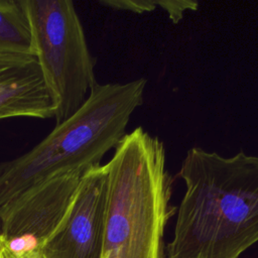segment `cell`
Segmentation results:
<instances>
[{
	"mask_svg": "<svg viewBox=\"0 0 258 258\" xmlns=\"http://www.w3.org/2000/svg\"><path fill=\"white\" fill-rule=\"evenodd\" d=\"M0 52L33 55L32 33L23 0H0Z\"/></svg>",
	"mask_w": 258,
	"mask_h": 258,
	"instance_id": "obj_8",
	"label": "cell"
},
{
	"mask_svg": "<svg viewBox=\"0 0 258 258\" xmlns=\"http://www.w3.org/2000/svg\"><path fill=\"white\" fill-rule=\"evenodd\" d=\"M107 167L87 170L61 226L41 245V258H103Z\"/></svg>",
	"mask_w": 258,
	"mask_h": 258,
	"instance_id": "obj_5",
	"label": "cell"
},
{
	"mask_svg": "<svg viewBox=\"0 0 258 258\" xmlns=\"http://www.w3.org/2000/svg\"><path fill=\"white\" fill-rule=\"evenodd\" d=\"M158 6L165 11L169 19L173 23H177L182 19L183 14L186 11H195L198 9L199 4L195 1H185V0H164L157 1Z\"/></svg>",
	"mask_w": 258,
	"mask_h": 258,
	"instance_id": "obj_11",
	"label": "cell"
},
{
	"mask_svg": "<svg viewBox=\"0 0 258 258\" xmlns=\"http://www.w3.org/2000/svg\"><path fill=\"white\" fill-rule=\"evenodd\" d=\"M39 249L20 245L0 236V258H41Z\"/></svg>",
	"mask_w": 258,
	"mask_h": 258,
	"instance_id": "obj_9",
	"label": "cell"
},
{
	"mask_svg": "<svg viewBox=\"0 0 258 258\" xmlns=\"http://www.w3.org/2000/svg\"><path fill=\"white\" fill-rule=\"evenodd\" d=\"M103 258H163L174 177L166 168L163 142L137 127L106 163Z\"/></svg>",
	"mask_w": 258,
	"mask_h": 258,
	"instance_id": "obj_3",
	"label": "cell"
},
{
	"mask_svg": "<svg viewBox=\"0 0 258 258\" xmlns=\"http://www.w3.org/2000/svg\"><path fill=\"white\" fill-rule=\"evenodd\" d=\"M84 173L69 171L28 189L0 211V236L41 245L61 226Z\"/></svg>",
	"mask_w": 258,
	"mask_h": 258,
	"instance_id": "obj_6",
	"label": "cell"
},
{
	"mask_svg": "<svg viewBox=\"0 0 258 258\" xmlns=\"http://www.w3.org/2000/svg\"><path fill=\"white\" fill-rule=\"evenodd\" d=\"M100 4L117 10H126L134 13L153 11L157 6V0H102Z\"/></svg>",
	"mask_w": 258,
	"mask_h": 258,
	"instance_id": "obj_10",
	"label": "cell"
},
{
	"mask_svg": "<svg viewBox=\"0 0 258 258\" xmlns=\"http://www.w3.org/2000/svg\"><path fill=\"white\" fill-rule=\"evenodd\" d=\"M147 81L97 83L82 107L22 155L0 163V211L28 189L69 171L101 165L127 134Z\"/></svg>",
	"mask_w": 258,
	"mask_h": 258,
	"instance_id": "obj_2",
	"label": "cell"
},
{
	"mask_svg": "<svg viewBox=\"0 0 258 258\" xmlns=\"http://www.w3.org/2000/svg\"><path fill=\"white\" fill-rule=\"evenodd\" d=\"M31 33L33 56L41 70L59 124L75 114L98 83L95 58L70 0H23Z\"/></svg>",
	"mask_w": 258,
	"mask_h": 258,
	"instance_id": "obj_4",
	"label": "cell"
},
{
	"mask_svg": "<svg viewBox=\"0 0 258 258\" xmlns=\"http://www.w3.org/2000/svg\"><path fill=\"white\" fill-rule=\"evenodd\" d=\"M55 105L33 55L0 52V120L54 118Z\"/></svg>",
	"mask_w": 258,
	"mask_h": 258,
	"instance_id": "obj_7",
	"label": "cell"
},
{
	"mask_svg": "<svg viewBox=\"0 0 258 258\" xmlns=\"http://www.w3.org/2000/svg\"><path fill=\"white\" fill-rule=\"evenodd\" d=\"M168 258H239L258 242V156L187 150Z\"/></svg>",
	"mask_w": 258,
	"mask_h": 258,
	"instance_id": "obj_1",
	"label": "cell"
}]
</instances>
